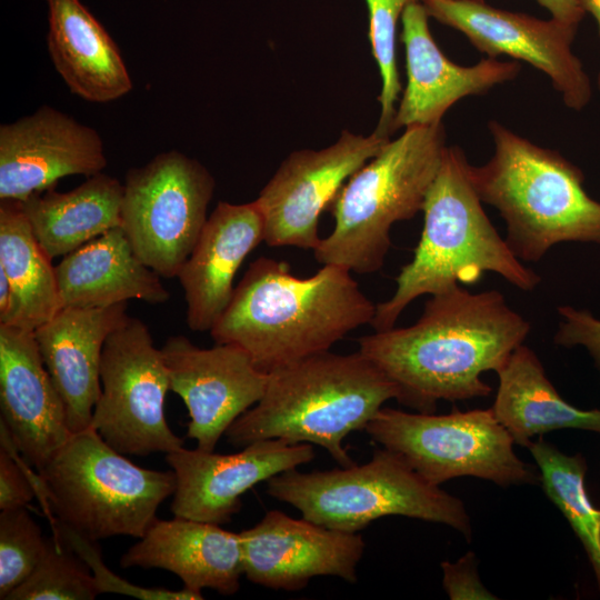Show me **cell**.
Instances as JSON below:
<instances>
[{"mask_svg":"<svg viewBox=\"0 0 600 600\" xmlns=\"http://www.w3.org/2000/svg\"><path fill=\"white\" fill-rule=\"evenodd\" d=\"M530 329L498 290L457 286L430 296L413 324L359 338L358 351L399 386L402 404L433 413L439 400L489 396L481 374L499 371Z\"/></svg>","mask_w":600,"mask_h":600,"instance_id":"cell-1","label":"cell"},{"mask_svg":"<svg viewBox=\"0 0 600 600\" xmlns=\"http://www.w3.org/2000/svg\"><path fill=\"white\" fill-rule=\"evenodd\" d=\"M376 306L351 271L323 264L298 278L284 261L251 262L232 298L210 330L216 343H230L270 373L329 351L348 333L371 324Z\"/></svg>","mask_w":600,"mask_h":600,"instance_id":"cell-2","label":"cell"},{"mask_svg":"<svg viewBox=\"0 0 600 600\" xmlns=\"http://www.w3.org/2000/svg\"><path fill=\"white\" fill-rule=\"evenodd\" d=\"M470 166L460 147L447 146L422 207L419 243L401 268L393 294L376 306L374 331L394 327L417 298L476 284L486 272L524 292L540 284L541 277L514 256L487 216Z\"/></svg>","mask_w":600,"mask_h":600,"instance_id":"cell-3","label":"cell"},{"mask_svg":"<svg viewBox=\"0 0 600 600\" xmlns=\"http://www.w3.org/2000/svg\"><path fill=\"white\" fill-rule=\"evenodd\" d=\"M390 399L400 403L399 386L359 351H324L268 373L261 399L229 427L236 447L283 439L322 447L341 466L356 462L343 440L366 429Z\"/></svg>","mask_w":600,"mask_h":600,"instance_id":"cell-4","label":"cell"},{"mask_svg":"<svg viewBox=\"0 0 600 600\" xmlns=\"http://www.w3.org/2000/svg\"><path fill=\"white\" fill-rule=\"evenodd\" d=\"M493 153L470 166L474 188L507 228L506 241L522 262H538L558 243L600 244V201L584 189L581 169L491 120Z\"/></svg>","mask_w":600,"mask_h":600,"instance_id":"cell-5","label":"cell"},{"mask_svg":"<svg viewBox=\"0 0 600 600\" xmlns=\"http://www.w3.org/2000/svg\"><path fill=\"white\" fill-rule=\"evenodd\" d=\"M446 148L443 123L408 127L389 139L331 203L334 227L313 249L316 260L362 274L380 270L392 226L422 211Z\"/></svg>","mask_w":600,"mask_h":600,"instance_id":"cell-6","label":"cell"},{"mask_svg":"<svg viewBox=\"0 0 600 600\" xmlns=\"http://www.w3.org/2000/svg\"><path fill=\"white\" fill-rule=\"evenodd\" d=\"M33 484L51 526L58 522L92 541L139 539L173 496L176 476L134 464L89 427L71 434Z\"/></svg>","mask_w":600,"mask_h":600,"instance_id":"cell-7","label":"cell"},{"mask_svg":"<svg viewBox=\"0 0 600 600\" xmlns=\"http://www.w3.org/2000/svg\"><path fill=\"white\" fill-rule=\"evenodd\" d=\"M267 492L299 510L303 518L337 530L358 532L388 516L447 524L468 542L472 527L466 506L423 479L387 448L371 460L339 469L301 472L297 468L267 481Z\"/></svg>","mask_w":600,"mask_h":600,"instance_id":"cell-8","label":"cell"},{"mask_svg":"<svg viewBox=\"0 0 600 600\" xmlns=\"http://www.w3.org/2000/svg\"><path fill=\"white\" fill-rule=\"evenodd\" d=\"M364 430L436 486L466 476L503 488L540 482L491 408L434 414L382 407Z\"/></svg>","mask_w":600,"mask_h":600,"instance_id":"cell-9","label":"cell"},{"mask_svg":"<svg viewBox=\"0 0 600 600\" xmlns=\"http://www.w3.org/2000/svg\"><path fill=\"white\" fill-rule=\"evenodd\" d=\"M123 187L121 228L137 256L160 277H178L208 219L212 174L170 150L130 169Z\"/></svg>","mask_w":600,"mask_h":600,"instance_id":"cell-10","label":"cell"},{"mask_svg":"<svg viewBox=\"0 0 600 600\" xmlns=\"http://www.w3.org/2000/svg\"><path fill=\"white\" fill-rule=\"evenodd\" d=\"M101 392L91 424L122 454L169 453L183 447L166 419L170 379L148 327L127 316L107 338L100 364Z\"/></svg>","mask_w":600,"mask_h":600,"instance_id":"cell-11","label":"cell"},{"mask_svg":"<svg viewBox=\"0 0 600 600\" xmlns=\"http://www.w3.org/2000/svg\"><path fill=\"white\" fill-rule=\"evenodd\" d=\"M430 18L462 33L488 58L508 56L544 73L563 103L581 111L592 97L589 76L572 52L578 26L492 7L484 0H420Z\"/></svg>","mask_w":600,"mask_h":600,"instance_id":"cell-12","label":"cell"},{"mask_svg":"<svg viewBox=\"0 0 600 600\" xmlns=\"http://www.w3.org/2000/svg\"><path fill=\"white\" fill-rule=\"evenodd\" d=\"M389 139L343 130L327 148L289 154L256 199L264 220V242L313 250L321 240L322 211Z\"/></svg>","mask_w":600,"mask_h":600,"instance_id":"cell-13","label":"cell"},{"mask_svg":"<svg viewBox=\"0 0 600 600\" xmlns=\"http://www.w3.org/2000/svg\"><path fill=\"white\" fill-rule=\"evenodd\" d=\"M161 351L170 391L183 400L190 417L187 437L198 449L213 451L237 418L261 399L268 373L230 343L204 349L184 336H172Z\"/></svg>","mask_w":600,"mask_h":600,"instance_id":"cell-14","label":"cell"},{"mask_svg":"<svg viewBox=\"0 0 600 600\" xmlns=\"http://www.w3.org/2000/svg\"><path fill=\"white\" fill-rule=\"evenodd\" d=\"M310 443L283 439L254 441L239 452L221 454L180 448L166 454L176 476L174 517L223 524L241 508V496L257 483L309 463Z\"/></svg>","mask_w":600,"mask_h":600,"instance_id":"cell-15","label":"cell"},{"mask_svg":"<svg viewBox=\"0 0 600 600\" xmlns=\"http://www.w3.org/2000/svg\"><path fill=\"white\" fill-rule=\"evenodd\" d=\"M239 533L243 574L253 583L293 591L319 576L357 581V566L364 551L363 538L357 532L270 510Z\"/></svg>","mask_w":600,"mask_h":600,"instance_id":"cell-16","label":"cell"},{"mask_svg":"<svg viewBox=\"0 0 600 600\" xmlns=\"http://www.w3.org/2000/svg\"><path fill=\"white\" fill-rule=\"evenodd\" d=\"M106 167L97 130L50 106L0 126V200L24 201L63 177Z\"/></svg>","mask_w":600,"mask_h":600,"instance_id":"cell-17","label":"cell"},{"mask_svg":"<svg viewBox=\"0 0 600 600\" xmlns=\"http://www.w3.org/2000/svg\"><path fill=\"white\" fill-rule=\"evenodd\" d=\"M429 18L420 0L402 12L407 84L396 109L392 133L400 128L442 123L447 111L462 98L487 93L520 72L517 61L494 58L472 66L452 62L434 41Z\"/></svg>","mask_w":600,"mask_h":600,"instance_id":"cell-18","label":"cell"},{"mask_svg":"<svg viewBox=\"0 0 600 600\" xmlns=\"http://www.w3.org/2000/svg\"><path fill=\"white\" fill-rule=\"evenodd\" d=\"M0 422L27 463L39 471L68 441L63 401L33 331L0 323Z\"/></svg>","mask_w":600,"mask_h":600,"instance_id":"cell-19","label":"cell"},{"mask_svg":"<svg viewBox=\"0 0 600 600\" xmlns=\"http://www.w3.org/2000/svg\"><path fill=\"white\" fill-rule=\"evenodd\" d=\"M126 309L127 302L98 308L63 307L33 331L72 433L91 424L101 392L103 346L127 318Z\"/></svg>","mask_w":600,"mask_h":600,"instance_id":"cell-20","label":"cell"},{"mask_svg":"<svg viewBox=\"0 0 600 600\" xmlns=\"http://www.w3.org/2000/svg\"><path fill=\"white\" fill-rule=\"evenodd\" d=\"M262 241L264 220L256 200L216 206L178 274L191 330H211L232 298L241 263Z\"/></svg>","mask_w":600,"mask_h":600,"instance_id":"cell-21","label":"cell"},{"mask_svg":"<svg viewBox=\"0 0 600 600\" xmlns=\"http://www.w3.org/2000/svg\"><path fill=\"white\" fill-rule=\"evenodd\" d=\"M120 566L168 570L184 588L231 596L239 590L243 574L241 538L220 524L181 517L157 518L123 553Z\"/></svg>","mask_w":600,"mask_h":600,"instance_id":"cell-22","label":"cell"},{"mask_svg":"<svg viewBox=\"0 0 600 600\" xmlns=\"http://www.w3.org/2000/svg\"><path fill=\"white\" fill-rule=\"evenodd\" d=\"M47 47L69 90L81 99L107 103L132 89L120 50L80 0H46Z\"/></svg>","mask_w":600,"mask_h":600,"instance_id":"cell-23","label":"cell"},{"mask_svg":"<svg viewBox=\"0 0 600 600\" xmlns=\"http://www.w3.org/2000/svg\"><path fill=\"white\" fill-rule=\"evenodd\" d=\"M56 276L62 308L109 307L132 299L158 304L170 297L121 227L66 254L56 266Z\"/></svg>","mask_w":600,"mask_h":600,"instance_id":"cell-24","label":"cell"},{"mask_svg":"<svg viewBox=\"0 0 600 600\" xmlns=\"http://www.w3.org/2000/svg\"><path fill=\"white\" fill-rule=\"evenodd\" d=\"M496 373L499 384L491 409L516 444L528 448L534 436L559 429L600 433V409L583 410L564 400L524 343Z\"/></svg>","mask_w":600,"mask_h":600,"instance_id":"cell-25","label":"cell"},{"mask_svg":"<svg viewBox=\"0 0 600 600\" xmlns=\"http://www.w3.org/2000/svg\"><path fill=\"white\" fill-rule=\"evenodd\" d=\"M123 190L118 179L99 172L70 191L51 188L21 204L38 242L53 259L122 227Z\"/></svg>","mask_w":600,"mask_h":600,"instance_id":"cell-26","label":"cell"},{"mask_svg":"<svg viewBox=\"0 0 600 600\" xmlns=\"http://www.w3.org/2000/svg\"><path fill=\"white\" fill-rule=\"evenodd\" d=\"M0 270L11 302L0 323L34 331L62 307L51 258L38 242L21 201L0 200Z\"/></svg>","mask_w":600,"mask_h":600,"instance_id":"cell-27","label":"cell"},{"mask_svg":"<svg viewBox=\"0 0 600 600\" xmlns=\"http://www.w3.org/2000/svg\"><path fill=\"white\" fill-rule=\"evenodd\" d=\"M528 449L539 469L544 493L580 540L600 591V509L591 502L584 484V457L563 453L541 437Z\"/></svg>","mask_w":600,"mask_h":600,"instance_id":"cell-28","label":"cell"},{"mask_svg":"<svg viewBox=\"0 0 600 600\" xmlns=\"http://www.w3.org/2000/svg\"><path fill=\"white\" fill-rule=\"evenodd\" d=\"M98 594L89 566L53 533L33 572L7 600H93Z\"/></svg>","mask_w":600,"mask_h":600,"instance_id":"cell-29","label":"cell"},{"mask_svg":"<svg viewBox=\"0 0 600 600\" xmlns=\"http://www.w3.org/2000/svg\"><path fill=\"white\" fill-rule=\"evenodd\" d=\"M418 0H366L369 13V40L381 77L380 116L376 134L389 138L396 103L401 93L397 64V30L406 7Z\"/></svg>","mask_w":600,"mask_h":600,"instance_id":"cell-30","label":"cell"},{"mask_svg":"<svg viewBox=\"0 0 600 600\" xmlns=\"http://www.w3.org/2000/svg\"><path fill=\"white\" fill-rule=\"evenodd\" d=\"M47 540L26 507L0 513V599L33 572L42 558Z\"/></svg>","mask_w":600,"mask_h":600,"instance_id":"cell-31","label":"cell"},{"mask_svg":"<svg viewBox=\"0 0 600 600\" xmlns=\"http://www.w3.org/2000/svg\"><path fill=\"white\" fill-rule=\"evenodd\" d=\"M53 533H59L64 542L89 566L97 590L100 593H120L142 600H199L202 592L182 587L180 590H170L160 587L136 586L108 569L102 561L101 550L97 541L89 540L76 531L54 522L51 526Z\"/></svg>","mask_w":600,"mask_h":600,"instance_id":"cell-32","label":"cell"},{"mask_svg":"<svg viewBox=\"0 0 600 600\" xmlns=\"http://www.w3.org/2000/svg\"><path fill=\"white\" fill-rule=\"evenodd\" d=\"M20 456L4 424L0 422V509L27 507L36 498L34 471Z\"/></svg>","mask_w":600,"mask_h":600,"instance_id":"cell-33","label":"cell"},{"mask_svg":"<svg viewBox=\"0 0 600 600\" xmlns=\"http://www.w3.org/2000/svg\"><path fill=\"white\" fill-rule=\"evenodd\" d=\"M557 311L561 321L553 337L554 343L564 348H584L600 373V319L586 309L571 306H560Z\"/></svg>","mask_w":600,"mask_h":600,"instance_id":"cell-34","label":"cell"},{"mask_svg":"<svg viewBox=\"0 0 600 600\" xmlns=\"http://www.w3.org/2000/svg\"><path fill=\"white\" fill-rule=\"evenodd\" d=\"M477 564L473 552H468L454 563L441 562L442 584L450 599H497L481 583Z\"/></svg>","mask_w":600,"mask_h":600,"instance_id":"cell-35","label":"cell"},{"mask_svg":"<svg viewBox=\"0 0 600 600\" xmlns=\"http://www.w3.org/2000/svg\"><path fill=\"white\" fill-rule=\"evenodd\" d=\"M539 6L548 10L551 18L577 24L584 17V11L579 0H536Z\"/></svg>","mask_w":600,"mask_h":600,"instance_id":"cell-36","label":"cell"},{"mask_svg":"<svg viewBox=\"0 0 600 600\" xmlns=\"http://www.w3.org/2000/svg\"><path fill=\"white\" fill-rule=\"evenodd\" d=\"M584 13H589L596 21L600 38V0H579ZM597 86L600 91V69L598 72Z\"/></svg>","mask_w":600,"mask_h":600,"instance_id":"cell-37","label":"cell"}]
</instances>
